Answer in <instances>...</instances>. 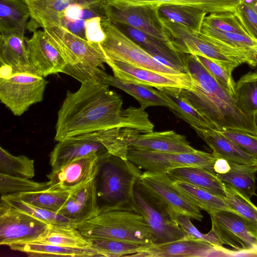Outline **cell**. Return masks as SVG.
I'll use <instances>...</instances> for the list:
<instances>
[{
	"label": "cell",
	"mask_w": 257,
	"mask_h": 257,
	"mask_svg": "<svg viewBox=\"0 0 257 257\" xmlns=\"http://www.w3.org/2000/svg\"><path fill=\"white\" fill-rule=\"evenodd\" d=\"M108 85L95 79L81 83L75 92L67 90L58 112L55 141L79 139L115 127L141 133L153 131L154 125L142 107L122 109L123 101Z\"/></svg>",
	"instance_id": "cell-1"
},
{
	"label": "cell",
	"mask_w": 257,
	"mask_h": 257,
	"mask_svg": "<svg viewBox=\"0 0 257 257\" xmlns=\"http://www.w3.org/2000/svg\"><path fill=\"white\" fill-rule=\"evenodd\" d=\"M187 73L191 77L189 89L180 88L181 95L217 131L238 130L257 136L254 116L242 113L234 98L212 76L195 55L185 54Z\"/></svg>",
	"instance_id": "cell-2"
},
{
	"label": "cell",
	"mask_w": 257,
	"mask_h": 257,
	"mask_svg": "<svg viewBox=\"0 0 257 257\" xmlns=\"http://www.w3.org/2000/svg\"><path fill=\"white\" fill-rule=\"evenodd\" d=\"M43 29L66 62L63 73L83 83L96 80L98 70L105 69L106 57L100 44L85 40L60 27Z\"/></svg>",
	"instance_id": "cell-3"
},
{
	"label": "cell",
	"mask_w": 257,
	"mask_h": 257,
	"mask_svg": "<svg viewBox=\"0 0 257 257\" xmlns=\"http://www.w3.org/2000/svg\"><path fill=\"white\" fill-rule=\"evenodd\" d=\"M141 173L128 160L112 155L99 161L95 178L97 198L104 203L99 208L125 209L140 213L134 191Z\"/></svg>",
	"instance_id": "cell-4"
},
{
	"label": "cell",
	"mask_w": 257,
	"mask_h": 257,
	"mask_svg": "<svg viewBox=\"0 0 257 257\" xmlns=\"http://www.w3.org/2000/svg\"><path fill=\"white\" fill-rule=\"evenodd\" d=\"M85 237H102L153 245L151 230L142 215L135 211L99 208L97 214L78 224Z\"/></svg>",
	"instance_id": "cell-5"
},
{
	"label": "cell",
	"mask_w": 257,
	"mask_h": 257,
	"mask_svg": "<svg viewBox=\"0 0 257 257\" xmlns=\"http://www.w3.org/2000/svg\"><path fill=\"white\" fill-rule=\"evenodd\" d=\"M0 100L13 113L22 115L41 102L48 81L33 71H16L1 65Z\"/></svg>",
	"instance_id": "cell-6"
},
{
	"label": "cell",
	"mask_w": 257,
	"mask_h": 257,
	"mask_svg": "<svg viewBox=\"0 0 257 257\" xmlns=\"http://www.w3.org/2000/svg\"><path fill=\"white\" fill-rule=\"evenodd\" d=\"M105 34L100 44L106 59L119 61L172 76L182 75L181 71L161 63L108 20L102 22Z\"/></svg>",
	"instance_id": "cell-7"
},
{
	"label": "cell",
	"mask_w": 257,
	"mask_h": 257,
	"mask_svg": "<svg viewBox=\"0 0 257 257\" xmlns=\"http://www.w3.org/2000/svg\"><path fill=\"white\" fill-rule=\"evenodd\" d=\"M127 159L139 169L154 173H167L180 167H197L214 173L217 158L213 154L197 150L194 153H171L130 148Z\"/></svg>",
	"instance_id": "cell-8"
},
{
	"label": "cell",
	"mask_w": 257,
	"mask_h": 257,
	"mask_svg": "<svg viewBox=\"0 0 257 257\" xmlns=\"http://www.w3.org/2000/svg\"><path fill=\"white\" fill-rule=\"evenodd\" d=\"M134 193L139 211L151 230L153 245L166 243L186 237L177 222L176 216L146 193L138 180Z\"/></svg>",
	"instance_id": "cell-9"
},
{
	"label": "cell",
	"mask_w": 257,
	"mask_h": 257,
	"mask_svg": "<svg viewBox=\"0 0 257 257\" xmlns=\"http://www.w3.org/2000/svg\"><path fill=\"white\" fill-rule=\"evenodd\" d=\"M105 4L94 3L71 5L61 12L33 23L34 30L38 27L58 26L86 40L87 36L101 25L102 21L108 20L104 11Z\"/></svg>",
	"instance_id": "cell-10"
},
{
	"label": "cell",
	"mask_w": 257,
	"mask_h": 257,
	"mask_svg": "<svg viewBox=\"0 0 257 257\" xmlns=\"http://www.w3.org/2000/svg\"><path fill=\"white\" fill-rule=\"evenodd\" d=\"M161 19L168 40L176 51L182 54L203 56L230 72L240 65L238 61L225 55L190 28L161 17Z\"/></svg>",
	"instance_id": "cell-11"
},
{
	"label": "cell",
	"mask_w": 257,
	"mask_h": 257,
	"mask_svg": "<svg viewBox=\"0 0 257 257\" xmlns=\"http://www.w3.org/2000/svg\"><path fill=\"white\" fill-rule=\"evenodd\" d=\"M144 190L166 207L173 214L184 215L201 221L200 208L191 202L174 185L167 173L144 171L138 179Z\"/></svg>",
	"instance_id": "cell-12"
},
{
	"label": "cell",
	"mask_w": 257,
	"mask_h": 257,
	"mask_svg": "<svg viewBox=\"0 0 257 257\" xmlns=\"http://www.w3.org/2000/svg\"><path fill=\"white\" fill-rule=\"evenodd\" d=\"M209 215L211 229L223 245L231 246L242 256H257V237L238 214L221 210Z\"/></svg>",
	"instance_id": "cell-13"
},
{
	"label": "cell",
	"mask_w": 257,
	"mask_h": 257,
	"mask_svg": "<svg viewBox=\"0 0 257 257\" xmlns=\"http://www.w3.org/2000/svg\"><path fill=\"white\" fill-rule=\"evenodd\" d=\"M36 218L10 205L4 200L0 203V244L7 245L38 239L49 226Z\"/></svg>",
	"instance_id": "cell-14"
},
{
	"label": "cell",
	"mask_w": 257,
	"mask_h": 257,
	"mask_svg": "<svg viewBox=\"0 0 257 257\" xmlns=\"http://www.w3.org/2000/svg\"><path fill=\"white\" fill-rule=\"evenodd\" d=\"M104 11L112 23L136 28L163 41L172 48L165 34L158 8L122 7L107 2Z\"/></svg>",
	"instance_id": "cell-15"
},
{
	"label": "cell",
	"mask_w": 257,
	"mask_h": 257,
	"mask_svg": "<svg viewBox=\"0 0 257 257\" xmlns=\"http://www.w3.org/2000/svg\"><path fill=\"white\" fill-rule=\"evenodd\" d=\"M199 37L228 57L251 67L257 66V41L248 36L226 32L203 23Z\"/></svg>",
	"instance_id": "cell-16"
},
{
	"label": "cell",
	"mask_w": 257,
	"mask_h": 257,
	"mask_svg": "<svg viewBox=\"0 0 257 257\" xmlns=\"http://www.w3.org/2000/svg\"><path fill=\"white\" fill-rule=\"evenodd\" d=\"M99 158L87 156L75 160L60 169L47 175L50 186L48 189L71 192L81 187L97 176Z\"/></svg>",
	"instance_id": "cell-17"
},
{
	"label": "cell",
	"mask_w": 257,
	"mask_h": 257,
	"mask_svg": "<svg viewBox=\"0 0 257 257\" xmlns=\"http://www.w3.org/2000/svg\"><path fill=\"white\" fill-rule=\"evenodd\" d=\"M114 76L127 82L149 85L161 90L169 87L189 89L191 77L188 73L172 76L141 68L123 62L106 59Z\"/></svg>",
	"instance_id": "cell-18"
},
{
	"label": "cell",
	"mask_w": 257,
	"mask_h": 257,
	"mask_svg": "<svg viewBox=\"0 0 257 257\" xmlns=\"http://www.w3.org/2000/svg\"><path fill=\"white\" fill-rule=\"evenodd\" d=\"M235 251L224 248L219 249L199 239L187 237L176 241L152 245L133 256L203 257L234 256Z\"/></svg>",
	"instance_id": "cell-19"
},
{
	"label": "cell",
	"mask_w": 257,
	"mask_h": 257,
	"mask_svg": "<svg viewBox=\"0 0 257 257\" xmlns=\"http://www.w3.org/2000/svg\"><path fill=\"white\" fill-rule=\"evenodd\" d=\"M28 58L33 71L45 78L51 74L63 73L66 62L43 30L33 31L27 39Z\"/></svg>",
	"instance_id": "cell-20"
},
{
	"label": "cell",
	"mask_w": 257,
	"mask_h": 257,
	"mask_svg": "<svg viewBox=\"0 0 257 257\" xmlns=\"http://www.w3.org/2000/svg\"><path fill=\"white\" fill-rule=\"evenodd\" d=\"M95 178L71 191L57 212L69 219L76 227L95 216L99 211Z\"/></svg>",
	"instance_id": "cell-21"
},
{
	"label": "cell",
	"mask_w": 257,
	"mask_h": 257,
	"mask_svg": "<svg viewBox=\"0 0 257 257\" xmlns=\"http://www.w3.org/2000/svg\"><path fill=\"white\" fill-rule=\"evenodd\" d=\"M110 155L98 142L88 139H69L58 142L50 153L49 162L52 171H54L81 157L95 155L101 160Z\"/></svg>",
	"instance_id": "cell-22"
},
{
	"label": "cell",
	"mask_w": 257,
	"mask_h": 257,
	"mask_svg": "<svg viewBox=\"0 0 257 257\" xmlns=\"http://www.w3.org/2000/svg\"><path fill=\"white\" fill-rule=\"evenodd\" d=\"M96 80L119 88L134 97L144 109L150 106H162L171 107L169 97L161 90L137 83L127 82L106 73L99 68L96 74Z\"/></svg>",
	"instance_id": "cell-23"
},
{
	"label": "cell",
	"mask_w": 257,
	"mask_h": 257,
	"mask_svg": "<svg viewBox=\"0 0 257 257\" xmlns=\"http://www.w3.org/2000/svg\"><path fill=\"white\" fill-rule=\"evenodd\" d=\"M130 148L171 153L197 151L184 136L173 131L140 134L134 139Z\"/></svg>",
	"instance_id": "cell-24"
},
{
	"label": "cell",
	"mask_w": 257,
	"mask_h": 257,
	"mask_svg": "<svg viewBox=\"0 0 257 257\" xmlns=\"http://www.w3.org/2000/svg\"><path fill=\"white\" fill-rule=\"evenodd\" d=\"M198 136L212 149L217 158L240 164H257V157L247 153L234 142L214 129L194 128Z\"/></svg>",
	"instance_id": "cell-25"
},
{
	"label": "cell",
	"mask_w": 257,
	"mask_h": 257,
	"mask_svg": "<svg viewBox=\"0 0 257 257\" xmlns=\"http://www.w3.org/2000/svg\"><path fill=\"white\" fill-rule=\"evenodd\" d=\"M114 25L151 55L163 58L182 72L187 73L185 54L176 51L163 41L130 26L121 24Z\"/></svg>",
	"instance_id": "cell-26"
},
{
	"label": "cell",
	"mask_w": 257,
	"mask_h": 257,
	"mask_svg": "<svg viewBox=\"0 0 257 257\" xmlns=\"http://www.w3.org/2000/svg\"><path fill=\"white\" fill-rule=\"evenodd\" d=\"M27 39L25 35L18 34H1V65L16 71L34 72L29 61Z\"/></svg>",
	"instance_id": "cell-27"
},
{
	"label": "cell",
	"mask_w": 257,
	"mask_h": 257,
	"mask_svg": "<svg viewBox=\"0 0 257 257\" xmlns=\"http://www.w3.org/2000/svg\"><path fill=\"white\" fill-rule=\"evenodd\" d=\"M8 246L14 250L23 252L29 256H102L94 247L85 248L67 247L38 241L12 243Z\"/></svg>",
	"instance_id": "cell-28"
},
{
	"label": "cell",
	"mask_w": 257,
	"mask_h": 257,
	"mask_svg": "<svg viewBox=\"0 0 257 257\" xmlns=\"http://www.w3.org/2000/svg\"><path fill=\"white\" fill-rule=\"evenodd\" d=\"M173 181H183L224 198L225 185L215 173L200 167H185L167 173Z\"/></svg>",
	"instance_id": "cell-29"
},
{
	"label": "cell",
	"mask_w": 257,
	"mask_h": 257,
	"mask_svg": "<svg viewBox=\"0 0 257 257\" xmlns=\"http://www.w3.org/2000/svg\"><path fill=\"white\" fill-rule=\"evenodd\" d=\"M30 18V11L23 0H0L1 34L15 33L25 35Z\"/></svg>",
	"instance_id": "cell-30"
},
{
	"label": "cell",
	"mask_w": 257,
	"mask_h": 257,
	"mask_svg": "<svg viewBox=\"0 0 257 257\" xmlns=\"http://www.w3.org/2000/svg\"><path fill=\"white\" fill-rule=\"evenodd\" d=\"M141 133L131 128L115 127L98 132L81 139L98 142L105 147L110 154L127 160L126 156L131 144Z\"/></svg>",
	"instance_id": "cell-31"
},
{
	"label": "cell",
	"mask_w": 257,
	"mask_h": 257,
	"mask_svg": "<svg viewBox=\"0 0 257 257\" xmlns=\"http://www.w3.org/2000/svg\"><path fill=\"white\" fill-rule=\"evenodd\" d=\"M181 88L169 87L161 89L169 98L170 110L193 128L216 130L215 126L202 115L180 92Z\"/></svg>",
	"instance_id": "cell-32"
},
{
	"label": "cell",
	"mask_w": 257,
	"mask_h": 257,
	"mask_svg": "<svg viewBox=\"0 0 257 257\" xmlns=\"http://www.w3.org/2000/svg\"><path fill=\"white\" fill-rule=\"evenodd\" d=\"M36 241L67 247H93L88 238L72 224H49Z\"/></svg>",
	"instance_id": "cell-33"
},
{
	"label": "cell",
	"mask_w": 257,
	"mask_h": 257,
	"mask_svg": "<svg viewBox=\"0 0 257 257\" xmlns=\"http://www.w3.org/2000/svg\"><path fill=\"white\" fill-rule=\"evenodd\" d=\"M230 170L222 174H215L223 182L232 186L248 198L255 194L257 164H240L229 161Z\"/></svg>",
	"instance_id": "cell-34"
},
{
	"label": "cell",
	"mask_w": 257,
	"mask_h": 257,
	"mask_svg": "<svg viewBox=\"0 0 257 257\" xmlns=\"http://www.w3.org/2000/svg\"><path fill=\"white\" fill-rule=\"evenodd\" d=\"M160 17L169 21L186 26L197 33L201 32L207 14L198 8L183 5L168 4L158 8Z\"/></svg>",
	"instance_id": "cell-35"
},
{
	"label": "cell",
	"mask_w": 257,
	"mask_h": 257,
	"mask_svg": "<svg viewBox=\"0 0 257 257\" xmlns=\"http://www.w3.org/2000/svg\"><path fill=\"white\" fill-rule=\"evenodd\" d=\"M173 182L175 186L191 202L209 214L221 210L234 211L222 197L183 181Z\"/></svg>",
	"instance_id": "cell-36"
},
{
	"label": "cell",
	"mask_w": 257,
	"mask_h": 257,
	"mask_svg": "<svg viewBox=\"0 0 257 257\" xmlns=\"http://www.w3.org/2000/svg\"><path fill=\"white\" fill-rule=\"evenodd\" d=\"M234 100L244 114L255 116L257 112V72H249L235 82Z\"/></svg>",
	"instance_id": "cell-37"
},
{
	"label": "cell",
	"mask_w": 257,
	"mask_h": 257,
	"mask_svg": "<svg viewBox=\"0 0 257 257\" xmlns=\"http://www.w3.org/2000/svg\"><path fill=\"white\" fill-rule=\"evenodd\" d=\"M224 199L230 208L238 214L257 237V207L250 199L229 184L224 183Z\"/></svg>",
	"instance_id": "cell-38"
},
{
	"label": "cell",
	"mask_w": 257,
	"mask_h": 257,
	"mask_svg": "<svg viewBox=\"0 0 257 257\" xmlns=\"http://www.w3.org/2000/svg\"><path fill=\"white\" fill-rule=\"evenodd\" d=\"M87 238L91 242L92 246L98 249L104 257L133 256L151 246L138 242L102 237Z\"/></svg>",
	"instance_id": "cell-39"
},
{
	"label": "cell",
	"mask_w": 257,
	"mask_h": 257,
	"mask_svg": "<svg viewBox=\"0 0 257 257\" xmlns=\"http://www.w3.org/2000/svg\"><path fill=\"white\" fill-rule=\"evenodd\" d=\"M31 13L32 23L59 13L69 6L80 4L106 3L109 0H23Z\"/></svg>",
	"instance_id": "cell-40"
},
{
	"label": "cell",
	"mask_w": 257,
	"mask_h": 257,
	"mask_svg": "<svg viewBox=\"0 0 257 257\" xmlns=\"http://www.w3.org/2000/svg\"><path fill=\"white\" fill-rule=\"evenodd\" d=\"M0 174L31 179L35 176L34 161L25 155H13L1 147Z\"/></svg>",
	"instance_id": "cell-41"
},
{
	"label": "cell",
	"mask_w": 257,
	"mask_h": 257,
	"mask_svg": "<svg viewBox=\"0 0 257 257\" xmlns=\"http://www.w3.org/2000/svg\"><path fill=\"white\" fill-rule=\"evenodd\" d=\"M71 192L49 189L11 195L30 204L57 213L68 199Z\"/></svg>",
	"instance_id": "cell-42"
},
{
	"label": "cell",
	"mask_w": 257,
	"mask_h": 257,
	"mask_svg": "<svg viewBox=\"0 0 257 257\" xmlns=\"http://www.w3.org/2000/svg\"><path fill=\"white\" fill-rule=\"evenodd\" d=\"M1 199L4 200L16 209L48 224H72L69 219L57 213L35 206L23 201L12 195L1 196Z\"/></svg>",
	"instance_id": "cell-43"
},
{
	"label": "cell",
	"mask_w": 257,
	"mask_h": 257,
	"mask_svg": "<svg viewBox=\"0 0 257 257\" xmlns=\"http://www.w3.org/2000/svg\"><path fill=\"white\" fill-rule=\"evenodd\" d=\"M50 186L49 181L38 182L25 179L0 174V193L1 196L47 190Z\"/></svg>",
	"instance_id": "cell-44"
},
{
	"label": "cell",
	"mask_w": 257,
	"mask_h": 257,
	"mask_svg": "<svg viewBox=\"0 0 257 257\" xmlns=\"http://www.w3.org/2000/svg\"><path fill=\"white\" fill-rule=\"evenodd\" d=\"M203 23L222 31L250 37L234 13L210 14L205 16Z\"/></svg>",
	"instance_id": "cell-45"
},
{
	"label": "cell",
	"mask_w": 257,
	"mask_h": 257,
	"mask_svg": "<svg viewBox=\"0 0 257 257\" xmlns=\"http://www.w3.org/2000/svg\"><path fill=\"white\" fill-rule=\"evenodd\" d=\"M199 62L207 69L215 80L234 98L235 82L231 72L201 55H195Z\"/></svg>",
	"instance_id": "cell-46"
},
{
	"label": "cell",
	"mask_w": 257,
	"mask_h": 257,
	"mask_svg": "<svg viewBox=\"0 0 257 257\" xmlns=\"http://www.w3.org/2000/svg\"><path fill=\"white\" fill-rule=\"evenodd\" d=\"M244 0H181V5L201 9L207 14L234 13Z\"/></svg>",
	"instance_id": "cell-47"
},
{
	"label": "cell",
	"mask_w": 257,
	"mask_h": 257,
	"mask_svg": "<svg viewBox=\"0 0 257 257\" xmlns=\"http://www.w3.org/2000/svg\"><path fill=\"white\" fill-rule=\"evenodd\" d=\"M189 216L184 215L176 216L177 222L184 231L186 236L206 241L219 249H222L225 248L212 229L206 234L201 233L193 224Z\"/></svg>",
	"instance_id": "cell-48"
},
{
	"label": "cell",
	"mask_w": 257,
	"mask_h": 257,
	"mask_svg": "<svg viewBox=\"0 0 257 257\" xmlns=\"http://www.w3.org/2000/svg\"><path fill=\"white\" fill-rule=\"evenodd\" d=\"M243 150L257 157V136L238 130L226 129L219 131Z\"/></svg>",
	"instance_id": "cell-49"
},
{
	"label": "cell",
	"mask_w": 257,
	"mask_h": 257,
	"mask_svg": "<svg viewBox=\"0 0 257 257\" xmlns=\"http://www.w3.org/2000/svg\"><path fill=\"white\" fill-rule=\"evenodd\" d=\"M234 14L249 36L257 41V12L243 1L237 7Z\"/></svg>",
	"instance_id": "cell-50"
},
{
	"label": "cell",
	"mask_w": 257,
	"mask_h": 257,
	"mask_svg": "<svg viewBox=\"0 0 257 257\" xmlns=\"http://www.w3.org/2000/svg\"><path fill=\"white\" fill-rule=\"evenodd\" d=\"M108 2L122 7H148L158 8L164 5H181V0H109Z\"/></svg>",
	"instance_id": "cell-51"
},
{
	"label": "cell",
	"mask_w": 257,
	"mask_h": 257,
	"mask_svg": "<svg viewBox=\"0 0 257 257\" xmlns=\"http://www.w3.org/2000/svg\"><path fill=\"white\" fill-rule=\"evenodd\" d=\"M230 169L229 161L221 158H217L213 166V169L215 174H224L227 172Z\"/></svg>",
	"instance_id": "cell-52"
},
{
	"label": "cell",
	"mask_w": 257,
	"mask_h": 257,
	"mask_svg": "<svg viewBox=\"0 0 257 257\" xmlns=\"http://www.w3.org/2000/svg\"><path fill=\"white\" fill-rule=\"evenodd\" d=\"M257 12V0H244Z\"/></svg>",
	"instance_id": "cell-53"
},
{
	"label": "cell",
	"mask_w": 257,
	"mask_h": 257,
	"mask_svg": "<svg viewBox=\"0 0 257 257\" xmlns=\"http://www.w3.org/2000/svg\"><path fill=\"white\" fill-rule=\"evenodd\" d=\"M255 123L257 128V112L254 116Z\"/></svg>",
	"instance_id": "cell-54"
},
{
	"label": "cell",
	"mask_w": 257,
	"mask_h": 257,
	"mask_svg": "<svg viewBox=\"0 0 257 257\" xmlns=\"http://www.w3.org/2000/svg\"><path fill=\"white\" fill-rule=\"evenodd\" d=\"M255 50L256 57V59H257V47L255 49Z\"/></svg>",
	"instance_id": "cell-55"
}]
</instances>
